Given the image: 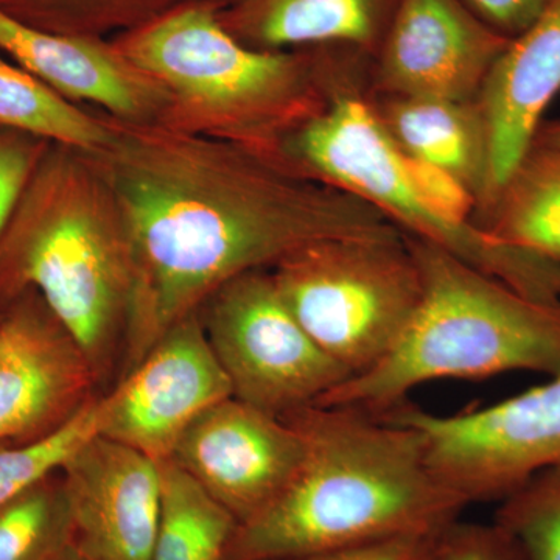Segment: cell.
Returning a JSON list of instances; mask_svg holds the SVG:
<instances>
[{
    "label": "cell",
    "instance_id": "277c9868",
    "mask_svg": "<svg viewBox=\"0 0 560 560\" xmlns=\"http://www.w3.org/2000/svg\"><path fill=\"white\" fill-rule=\"evenodd\" d=\"M131 289L116 195L86 153L51 145L0 237V302L35 291L101 381L124 340Z\"/></svg>",
    "mask_w": 560,
    "mask_h": 560
},
{
    "label": "cell",
    "instance_id": "f546056e",
    "mask_svg": "<svg viewBox=\"0 0 560 560\" xmlns=\"http://www.w3.org/2000/svg\"><path fill=\"white\" fill-rule=\"evenodd\" d=\"M436 536L372 541L355 547L316 552L294 560H422Z\"/></svg>",
    "mask_w": 560,
    "mask_h": 560
},
{
    "label": "cell",
    "instance_id": "4dcf8cb0",
    "mask_svg": "<svg viewBox=\"0 0 560 560\" xmlns=\"http://www.w3.org/2000/svg\"><path fill=\"white\" fill-rule=\"evenodd\" d=\"M536 140L537 142L547 143V145L560 149V120L548 121V124L541 121Z\"/></svg>",
    "mask_w": 560,
    "mask_h": 560
},
{
    "label": "cell",
    "instance_id": "7a4b0ae2",
    "mask_svg": "<svg viewBox=\"0 0 560 560\" xmlns=\"http://www.w3.org/2000/svg\"><path fill=\"white\" fill-rule=\"evenodd\" d=\"M282 418L304 442L300 469L267 510L235 526L224 560H294L436 536L469 506L431 470L410 425L319 405Z\"/></svg>",
    "mask_w": 560,
    "mask_h": 560
},
{
    "label": "cell",
    "instance_id": "30bf717a",
    "mask_svg": "<svg viewBox=\"0 0 560 560\" xmlns=\"http://www.w3.org/2000/svg\"><path fill=\"white\" fill-rule=\"evenodd\" d=\"M232 396L230 377L210 346L200 313H190L103 397L101 434L160 463L171 458L195 420Z\"/></svg>",
    "mask_w": 560,
    "mask_h": 560
},
{
    "label": "cell",
    "instance_id": "44dd1931",
    "mask_svg": "<svg viewBox=\"0 0 560 560\" xmlns=\"http://www.w3.org/2000/svg\"><path fill=\"white\" fill-rule=\"evenodd\" d=\"M161 515L150 560H224L237 521L172 459L160 460Z\"/></svg>",
    "mask_w": 560,
    "mask_h": 560
},
{
    "label": "cell",
    "instance_id": "e0dca14e",
    "mask_svg": "<svg viewBox=\"0 0 560 560\" xmlns=\"http://www.w3.org/2000/svg\"><path fill=\"white\" fill-rule=\"evenodd\" d=\"M399 0H213L234 38L257 50L348 46L374 58Z\"/></svg>",
    "mask_w": 560,
    "mask_h": 560
},
{
    "label": "cell",
    "instance_id": "d4e9b609",
    "mask_svg": "<svg viewBox=\"0 0 560 560\" xmlns=\"http://www.w3.org/2000/svg\"><path fill=\"white\" fill-rule=\"evenodd\" d=\"M493 522L514 537L525 560H560V463L501 500Z\"/></svg>",
    "mask_w": 560,
    "mask_h": 560
},
{
    "label": "cell",
    "instance_id": "ba28073f",
    "mask_svg": "<svg viewBox=\"0 0 560 560\" xmlns=\"http://www.w3.org/2000/svg\"><path fill=\"white\" fill-rule=\"evenodd\" d=\"M198 313L234 396L260 410L282 418L350 377L301 326L270 270L231 280Z\"/></svg>",
    "mask_w": 560,
    "mask_h": 560
},
{
    "label": "cell",
    "instance_id": "7402d4cb",
    "mask_svg": "<svg viewBox=\"0 0 560 560\" xmlns=\"http://www.w3.org/2000/svg\"><path fill=\"white\" fill-rule=\"evenodd\" d=\"M184 0H0L13 20L57 35L117 38Z\"/></svg>",
    "mask_w": 560,
    "mask_h": 560
},
{
    "label": "cell",
    "instance_id": "8992f818",
    "mask_svg": "<svg viewBox=\"0 0 560 560\" xmlns=\"http://www.w3.org/2000/svg\"><path fill=\"white\" fill-rule=\"evenodd\" d=\"M350 80L283 142L301 172L349 191L377 209L405 235L429 242L530 300L560 304V264L493 241L477 223L452 224L416 194L404 154Z\"/></svg>",
    "mask_w": 560,
    "mask_h": 560
},
{
    "label": "cell",
    "instance_id": "ffe728a7",
    "mask_svg": "<svg viewBox=\"0 0 560 560\" xmlns=\"http://www.w3.org/2000/svg\"><path fill=\"white\" fill-rule=\"evenodd\" d=\"M0 128L54 145L97 153L110 128L103 113H88L0 54Z\"/></svg>",
    "mask_w": 560,
    "mask_h": 560
},
{
    "label": "cell",
    "instance_id": "f1b7e54d",
    "mask_svg": "<svg viewBox=\"0 0 560 560\" xmlns=\"http://www.w3.org/2000/svg\"><path fill=\"white\" fill-rule=\"evenodd\" d=\"M486 24L515 38L540 16L551 0H463Z\"/></svg>",
    "mask_w": 560,
    "mask_h": 560
},
{
    "label": "cell",
    "instance_id": "4316f807",
    "mask_svg": "<svg viewBox=\"0 0 560 560\" xmlns=\"http://www.w3.org/2000/svg\"><path fill=\"white\" fill-rule=\"evenodd\" d=\"M404 162L416 194L431 212L452 224L474 223L478 209L477 198L463 180L427 161L404 154Z\"/></svg>",
    "mask_w": 560,
    "mask_h": 560
},
{
    "label": "cell",
    "instance_id": "5bb4252c",
    "mask_svg": "<svg viewBox=\"0 0 560 560\" xmlns=\"http://www.w3.org/2000/svg\"><path fill=\"white\" fill-rule=\"evenodd\" d=\"M73 541L91 560H150L161 515L160 463L92 438L60 470Z\"/></svg>",
    "mask_w": 560,
    "mask_h": 560
},
{
    "label": "cell",
    "instance_id": "8fae6325",
    "mask_svg": "<svg viewBox=\"0 0 560 560\" xmlns=\"http://www.w3.org/2000/svg\"><path fill=\"white\" fill-rule=\"evenodd\" d=\"M511 38L463 0H399L368 73V97L477 101Z\"/></svg>",
    "mask_w": 560,
    "mask_h": 560
},
{
    "label": "cell",
    "instance_id": "5b68a950",
    "mask_svg": "<svg viewBox=\"0 0 560 560\" xmlns=\"http://www.w3.org/2000/svg\"><path fill=\"white\" fill-rule=\"evenodd\" d=\"M407 242L422 279L415 315L381 363L315 405L383 416L431 381L560 374V304L530 300L429 242Z\"/></svg>",
    "mask_w": 560,
    "mask_h": 560
},
{
    "label": "cell",
    "instance_id": "9a60e30c",
    "mask_svg": "<svg viewBox=\"0 0 560 560\" xmlns=\"http://www.w3.org/2000/svg\"><path fill=\"white\" fill-rule=\"evenodd\" d=\"M0 54L62 97L128 121H156L160 84L114 46L113 39L57 35L28 27L0 11Z\"/></svg>",
    "mask_w": 560,
    "mask_h": 560
},
{
    "label": "cell",
    "instance_id": "2e32d148",
    "mask_svg": "<svg viewBox=\"0 0 560 560\" xmlns=\"http://www.w3.org/2000/svg\"><path fill=\"white\" fill-rule=\"evenodd\" d=\"M559 92L560 0H551L525 32L511 38L478 95L489 140V190L477 215L492 205L533 145Z\"/></svg>",
    "mask_w": 560,
    "mask_h": 560
},
{
    "label": "cell",
    "instance_id": "6da1fadb",
    "mask_svg": "<svg viewBox=\"0 0 560 560\" xmlns=\"http://www.w3.org/2000/svg\"><path fill=\"white\" fill-rule=\"evenodd\" d=\"M106 117L108 143L86 154L116 195L130 235L127 372L238 276L271 270L311 243L400 231L285 154Z\"/></svg>",
    "mask_w": 560,
    "mask_h": 560
},
{
    "label": "cell",
    "instance_id": "9c48e42d",
    "mask_svg": "<svg viewBox=\"0 0 560 560\" xmlns=\"http://www.w3.org/2000/svg\"><path fill=\"white\" fill-rule=\"evenodd\" d=\"M381 418L418 431L431 470L467 504L504 500L560 463V374L482 410L438 416L405 400Z\"/></svg>",
    "mask_w": 560,
    "mask_h": 560
},
{
    "label": "cell",
    "instance_id": "1f68e13d",
    "mask_svg": "<svg viewBox=\"0 0 560 560\" xmlns=\"http://www.w3.org/2000/svg\"><path fill=\"white\" fill-rule=\"evenodd\" d=\"M54 560H91L86 558V556L81 552L80 548L77 547L75 541L69 545L66 550H62L60 555L57 556Z\"/></svg>",
    "mask_w": 560,
    "mask_h": 560
},
{
    "label": "cell",
    "instance_id": "603a6c76",
    "mask_svg": "<svg viewBox=\"0 0 560 560\" xmlns=\"http://www.w3.org/2000/svg\"><path fill=\"white\" fill-rule=\"evenodd\" d=\"M72 541L60 470L0 508V560H54Z\"/></svg>",
    "mask_w": 560,
    "mask_h": 560
},
{
    "label": "cell",
    "instance_id": "83f0119b",
    "mask_svg": "<svg viewBox=\"0 0 560 560\" xmlns=\"http://www.w3.org/2000/svg\"><path fill=\"white\" fill-rule=\"evenodd\" d=\"M51 145L47 140L0 128V237Z\"/></svg>",
    "mask_w": 560,
    "mask_h": 560
},
{
    "label": "cell",
    "instance_id": "3957f363",
    "mask_svg": "<svg viewBox=\"0 0 560 560\" xmlns=\"http://www.w3.org/2000/svg\"><path fill=\"white\" fill-rule=\"evenodd\" d=\"M113 43L164 91L158 124L275 154L368 66L348 46L253 49L221 25L213 0H184Z\"/></svg>",
    "mask_w": 560,
    "mask_h": 560
},
{
    "label": "cell",
    "instance_id": "d6986e66",
    "mask_svg": "<svg viewBox=\"0 0 560 560\" xmlns=\"http://www.w3.org/2000/svg\"><path fill=\"white\" fill-rule=\"evenodd\" d=\"M474 221L493 241L560 264V149L534 140Z\"/></svg>",
    "mask_w": 560,
    "mask_h": 560
},
{
    "label": "cell",
    "instance_id": "ac0fdd59",
    "mask_svg": "<svg viewBox=\"0 0 560 560\" xmlns=\"http://www.w3.org/2000/svg\"><path fill=\"white\" fill-rule=\"evenodd\" d=\"M368 101L383 130L405 156L453 173L477 198V212L482 208L489 190V140L477 101L427 97H368Z\"/></svg>",
    "mask_w": 560,
    "mask_h": 560
},
{
    "label": "cell",
    "instance_id": "7c38bea8",
    "mask_svg": "<svg viewBox=\"0 0 560 560\" xmlns=\"http://www.w3.org/2000/svg\"><path fill=\"white\" fill-rule=\"evenodd\" d=\"M302 458L304 442L289 420L232 396L195 420L168 459L238 525L278 499Z\"/></svg>",
    "mask_w": 560,
    "mask_h": 560
},
{
    "label": "cell",
    "instance_id": "52a82bcc",
    "mask_svg": "<svg viewBox=\"0 0 560 560\" xmlns=\"http://www.w3.org/2000/svg\"><path fill=\"white\" fill-rule=\"evenodd\" d=\"M270 271L301 326L350 377L388 355L422 293L401 231L311 243Z\"/></svg>",
    "mask_w": 560,
    "mask_h": 560
},
{
    "label": "cell",
    "instance_id": "484cf974",
    "mask_svg": "<svg viewBox=\"0 0 560 560\" xmlns=\"http://www.w3.org/2000/svg\"><path fill=\"white\" fill-rule=\"evenodd\" d=\"M422 560H525L517 541L495 522H453L442 529Z\"/></svg>",
    "mask_w": 560,
    "mask_h": 560
},
{
    "label": "cell",
    "instance_id": "cb8c5ba5",
    "mask_svg": "<svg viewBox=\"0 0 560 560\" xmlns=\"http://www.w3.org/2000/svg\"><path fill=\"white\" fill-rule=\"evenodd\" d=\"M105 404L92 397L75 416H72L49 436L21 445L0 447V508L55 471L61 470L66 460L81 445L102 433Z\"/></svg>",
    "mask_w": 560,
    "mask_h": 560
},
{
    "label": "cell",
    "instance_id": "4fadbf2b",
    "mask_svg": "<svg viewBox=\"0 0 560 560\" xmlns=\"http://www.w3.org/2000/svg\"><path fill=\"white\" fill-rule=\"evenodd\" d=\"M90 360L35 291L0 320V447L49 436L92 399Z\"/></svg>",
    "mask_w": 560,
    "mask_h": 560
},
{
    "label": "cell",
    "instance_id": "d6a6232c",
    "mask_svg": "<svg viewBox=\"0 0 560 560\" xmlns=\"http://www.w3.org/2000/svg\"><path fill=\"white\" fill-rule=\"evenodd\" d=\"M3 318V312H0V320Z\"/></svg>",
    "mask_w": 560,
    "mask_h": 560
}]
</instances>
